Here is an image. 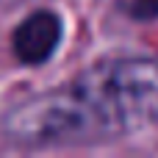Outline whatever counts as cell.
I'll return each instance as SVG.
<instances>
[{
	"mask_svg": "<svg viewBox=\"0 0 158 158\" xmlns=\"http://www.w3.org/2000/svg\"><path fill=\"white\" fill-rule=\"evenodd\" d=\"M158 122V58L117 56L69 86L28 97L6 117V136L28 147L117 139Z\"/></svg>",
	"mask_w": 158,
	"mask_h": 158,
	"instance_id": "cell-1",
	"label": "cell"
},
{
	"mask_svg": "<svg viewBox=\"0 0 158 158\" xmlns=\"http://www.w3.org/2000/svg\"><path fill=\"white\" fill-rule=\"evenodd\" d=\"M61 42V19L58 14L47 11V8H39L33 14H28L17 31H14V56L22 61V64H44L56 47Z\"/></svg>",
	"mask_w": 158,
	"mask_h": 158,
	"instance_id": "cell-2",
	"label": "cell"
},
{
	"mask_svg": "<svg viewBox=\"0 0 158 158\" xmlns=\"http://www.w3.org/2000/svg\"><path fill=\"white\" fill-rule=\"evenodd\" d=\"M119 8L139 22H153L158 19V0H119Z\"/></svg>",
	"mask_w": 158,
	"mask_h": 158,
	"instance_id": "cell-3",
	"label": "cell"
}]
</instances>
